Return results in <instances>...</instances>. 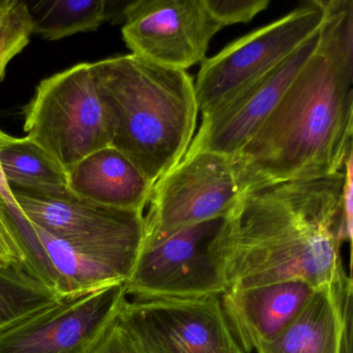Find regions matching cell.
<instances>
[{
	"instance_id": "22",
	"label": "cell",
	"mask_w": 353,
	"mask_h": 353,
	"mask_svg": "<svg viewBox=\"0 0 353 353\" xmlns=\"http://www.w3.org/2000/svg\"><path fill=\"white\" fill-rule=\"evenodd\" d=\"M216 21L225 26L247 23L270 6V0H204Z\"/></svg>"
},
{
	"instance_id": "9",
	"label": "cell",
	"mask_w": 353,
	"mask_h": 353,
	"mask_svg": "<svg viewBox=\"0 0 353 353\" xmlns=\"http://www.w3.org/2000/svg\"><path fill=\"white\" fill-rule=\"evenodd\" d=\"M320 28L278 65L245 82L203 113L197 134L183 157L214 152L233 158L313 54L319 44Z\"/></svg>"
},
{
	"instance_id": "21",
	"label": "cell",
	"mask_w": 353,
	"mask_h": 353,
	"mask_svg": "<svg viewBox=\"0 0 353 353\" xmlns=\"http://www.w3.org/2000/svg\"><path fill=\"white\" fill-rule=\"evenodd\" d=\"M11 136L0 130V146L3 145ZM0 218L9 232L14 245L23 239L32 229V223L16 202L11 188L8 185L3 171L0 168Z\"/></svg>"
},
{
	"instance_id": "17",
	"label": "cell",
	"mask_w": 353,
	"mask_h": 353,
	"mask_svg": "<svg viewBox=\"0 0 353 353\" xmlns=\"http://www.w3.org/2000/svg\"><path fill=\"white\" fill-rule=\"evenodd\" d=\"M32 34L57 41L79 32H94L109 20L107 0H42L28 3Z\"/></svg>"
},
{
	"instance_id": "14",
	"label": "cell",
	"mask_w": 353,
	"mask_h": 353,
	"mask_svg": "<svg viewBox=\"0 0 353 353\" xmlns=\"http://www.w3.org/2000/svg\"><path fill=\"white\" fill-rule=\"evenodd\" d=\"M75 195L107 208L144 212L154 185L117 148L92 152L67 171Z\"/></svg>"
},
{
	"instance_id": "2",
	"label": "cell",
	"mask_w": 353,
	"mask_h": 353,
	"mask_svg": "<svg viewBox=\"0 0 353 353\" xmlns=\"http://www.w3.org/2000/svg\"><path fill=\"white\" fill-rule=\"evenodd\" d=\"M344 170L241 194L210 248L227 289L303 280L314 287L350 278L341 247Z\"/></svg>"
},
{
	"instance_id": "6",
	"label": "cell",
	"mask_w": 353,
	"mask_h": 353,
	"mask_svg": "<svg viewBox=\"0 0 353 353\" xmlns=\"http://www.w3.org/2000/svg\"><path fill=\"white\" fill-rule=\"evenodd\" d=\"M324 18V0H307L281 19L234 41L202 61L194 82L201 114L289 57L319 30Z\"/></svg>"
},
{
	"instance_id": "16",
	"label": "cell",
	"mask_w": 353,
	"mask_h": 353,
	"mask_svg": "<svg viewBox=\"0 0 353 353\" xmlns=\"http://www.w3.org/2000/svg\"><path fill=\"white\" fill-rule=\"evenodd\" d=\"M0 168L10 188L44 190L68 188V173L30 138L10 137L0 146Z\"/></svg>"
},
{
	"instance_id": "13",
	"label": "cell",
	"mask_w": 353,
	"mask_h": 353,
	"mask_svg": "<svg viewBox=\"0 0 353 353\" xmlns=\"http://www.w3.org/2000/svg\"><path fill=\"white\" fill-rule=\"evenodd\" d=\"M316 287L303 280L227 289L221 303L231 332L245 353L280 336L307 305Z\"/></svg>"
},
{
	"instance_id": "10",
	"label": "cell",
	"mask_w": 353,
	"mask_h": 353,
	"mask_svg": "<svg viewBox=\"0 0 353 353\" xmlns=\"http://www.w3.org/2000/svg\"><path fill=\"white\" fill-rule=\"evenodd\" d=\"M125 299L123 283L65 297L0 332V353H90Z\"/></svg>"
},
{
	"instance_id": "11",
	"label": "cell",
	"mask_w": 353,
	"mask_h": 353,
	"mask_svg": "<svg viewBox=\"0 0 353 353\" xmlns=\"http://www.w3.org/2000/svg\"><path fill=\"white\" fill-rule=\"evenodd\" d=\"M11 191L28 220L51 236L82 247L140 251L144 212L100 205L75 195L69 188Z\"/></svg>"
},
{
	"instance_id": "1",
	"label": "cell",
	"mask_w": 353,
	"mask_h": 353,
	"mask_svg": "<svg viewBox=\"0 0 353 353\" xmlns=\"http://www.w3.org/2000/svg\"><path fill=\"white\" fill-rule=\"evenodd\" d=\"M317 48L231 158L241 194L342 172L353 154V0H324Z\"/></svg>"
},
{
	"instance_id": "15",
	"label": "cell",
	"mask_w": 353,
	"mask_h": 353,
	"mask_svg": "<svg viewBox=\"0 0 353 353\" xmlns=\"http://www.w3.org/2000/svg\"><path fill=\"white\" fill-rule=\"evenodd\" d=\"M352 287L350 276L316 288L286 330L257 353H342L345 305Z\"/></svg>"
},
{
	"instance_id": "20",
	"label": "cell",
	"mask_w": 353,
	"mask_h": 353,
	"mask_svg": "<svg viewBox=\"0 0 353 353\" xmlns=\"http://www.w3.org/2000/svg\"><path fill=\"white\" fill-rule=\"evenodd\" d=\"M123 303L90 353H152L132 327L123 312Z\"/></svg>"
},
{
	"instance_id": "8",
	"label": "cell",
	"mask_w": 353,
	"mask_h": 353,
	"mask_svg": "<svg viewBox=\"0 0 353 353\" xmlns=\"http://www.w3.org/2000/svg\"><path fill=\"white\" fill-rule=\"evenodd\" d=\"M123 41L132 54L187 71L206 59L208 46L223 30L204 0H138L125 3Z\"/></svg>"
},
{
	"instance_id": "3",
	"label": "cell",
	"mask_w": 353,
	"mask_h": 353,
	"mask_svg": "<svg viewBox=\"0 0 353 353\" xmlns=\"http://www.w3.org/2000/svg\"><path fill=\"white\" fill-rule=\"evenodd\" d=\"M92 71L110 146L154 185L183 158L193 140L199 112L193 78L133 54L97 61Z\"/></svg>"
},
{
	"instance_id": "19",
	"label": "cell",
	"mask_w": 353,
	"mask_h": 353,
	"mask_svg": "<svg viewBox=\"0 0 353 353\" xmlns=\"http://www.w3.org/2000/svg\"><path fill=\"white\" fill-rule=\"evenodd\" d=\"M32 23L28 3L21 0H0V83L9 63L30 43Z\"/></svg>"
},
{
	"instance_id": "4",
	"label": "cell",
	"mask_w": 353,
	"mask_h": 353,
	"mask_svg": "<svg viewBox=\"0 0 353 353\" xmlns=\"http://www.w3.org/2000/svg\"><path fill=\"white\" fill-rule=\"evenodd\" d=\"M23 114L26 137L44 148L65 171L110 146L92 63H79L41 81Z\"/></svg>"
},
{
	"instance_id": "7",
	"label": "cell",
	"mask_w": 353,
	"mask_h": 353,
	"mask_svg": "<svg viewBox=\"0 0 353 353\" xmlns=\"http://www.w3.org/2000/svg\"><path fill=\"white\" fill-rule=\"evenodd\" d=\"M223 218L194 225L152 247L140 248L125 294L135 301L221 296L226 291L210 254Z\"/></svg>"
},
{
	"instance_id": "23",
	"label": "cell",
	"mask_w": 353,
	"mask_h": 353,
	"mask_svg": "<svg viewBox=\"0 0 353 353\" xmlns=\"http://www.w3.org/2000/svg\"><path fill=\"white\" fill-rule=\"evenodd\" d=\"M345 179L343 185L342 210L345 230L349 239H352L353 220V154L349 156L344 168Z\"/></svg>"
},
{
	"instance_id": "5",
	"label": "cell",
	"mask_w": 353,
	"mask_h": 353,
	"mask_svg": "<svg viewBox=\"0 0 353 353\" xmlns=\"http://www.w3.org/2000/svg\"><path fill=\"white\" fill-rule=\"evenodd\" d=\"M241 192L230 158L214 152L183 157L150 192L141 248L214 219L234 206Z\"/></svg>"
},
{
	"instance_id": "12",
	"label": "cell",
	"mask_w": 353,
	"mask_h": 353,
	"mask_svg": "<svg viewBox=\"0 0 353 353\" xmlns=\"http://www.w3.org/2000/svg\"><path fill=\"white\" fill-rule=\"evenodd\" d=\"M123 312L152 353H245L221 296L125 301Z\"/></svg>"
},
{
	"instance_id": "24",
	"label": "cell",
	"mask_w": 353,
	"mask_h": 353,
	"mask_svg": "<svg viewBox=\"0 0 353 353\" xmlns=\"http://www.w3.org/2000/svg\"><path fill=\"white\" fill-rule=\"evenodd\" d=\"M0 261L21 264L22 265L21 258H20L1 218H0Z\"/></svg>"
},
{
	"instance_id": "18",
	"label": "cell",
	"mask_w": 353,
	"mask_h": 353,
	"mask_svg": "<svg viewBox=\"0 0 353 353\" xmlns=\"http://www.w3.org/2000/svg\"><path fill=\"white\" fill-rule=\"evenodd\" d=\"M63 299L21 264L0 261V332Z\"/></svg>"
}]
</instances>
